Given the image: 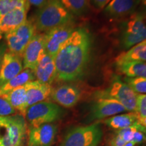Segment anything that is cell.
Masks as SVG:
<instances>
[{"instance_id":"1","label":"cell","mask_w":146,"mask_h":146,"mask_svg":"<svg viewBox=\"0 0 146 146\" xmlns=\"http://www.w3.org/2000/svg\"><path fill=\"white\" fill-rule=\"evenodd\" d=\"M91 39L85 29L74 30L55 57L56 80L74 81L85 74L90 59Z\"/></svg>"},{"instance_id":"2","label":"cell","mask_w":146,"mask_h":146,"mask_svg":"<svg viewBox=\"0 0 146 146\" xmlns=\"http://www.w3.org/2000/svg\"><path fill=\"white\" fill-rule=\"evenodd\" d=\"M73 21L74 16L59 0H47L36 12L33 22L36 31L46 33L56 27L72 23Z\"/></svg>"},{"instance_id":"3","label":"cell","mask_w":146,"mask_h":146,"mask_svg":"<svg viewBox=\"0 0 146 146\" xmlns=\"http://www.w3.org/2000/svg\"><path fill=\"white\" fill-rule=\"evenodd\" d=\"M27 124L23 115L0 116V146H25Z\"/></svg>"},{"instance_id":"4","label":"cell","mask_w":146,"mask_h":146,"mask_svg":"<svg viewBox=\"0 0 146 146\" xmlns=\"http://www.w3.org/2000/svg\"><path fill=\"white\" fill-rule=\"evenodd\" d=\"M145 18L139 12H135L124 22L120 33V43L124 48H131L146 39Z\"/></svg>"},{"instance_id":"5","label":"cell","mask_w":146,"mask_h":146,"mask_svg":"<svg viewBox=\"0 0 146 146\" xmlns=\"http://www.w3.org/2000/svg\"><path fill=\"white\" fill-rule=\"evenodd\" d=\"M62 112V110L58 104L44 101L29 106L25 118L31 127H36L60 119Z\"/></svg>"},{"instance_id":"6","label":"cell","mask_w":146,"mask_h":146,"mask_svg":"<svg viewBox=\"0 0 146 146\" xmlns=\"http://www.w3.org/2000/svg\"><path fill=\"white\" fill-rule=\"evenodd\" d=\"M102 137L98 123L74 128L68 131L60 146H98Z\"/></svg>"},{"instance_id":"7","label":"cell","mask_w":146,"mask_h":146,"mask_svg":"<svg viewBox=\"0 0 146 146\" xmlns=\"http://www.w3.org/2000/svg\"><path fill=\"white\" fill-rule=\"evenodd\" d=\"M36 33L33 20H27L18 28L5 34L9 52L23 58L25 48Z\"/></svg>"},{"instance_id":"8","label":"cell","mask_w":146,"mask_h":146,"mask_svg":"<svg viewBox=\"0 0 146 146\" xmlns=\"http://www.w3.org/2000/svg\"><path fill=\"white\" fill-rule=\"evenodd\" d=\"M99 98H110L120 102L127 111L135 112L137 94L125 82L115 78L108 89Z\"/></svg>"},{"instance_id":"9","label":"cell","mask_w":146,"mask_h":146,"mask_svg":"<svg viewBox=\"0 0 146 146\" xmlns=\"http://www.w3.org/2000/svg\"><path fill=\"white\" fill-rule=\"evenodd\" d=\"M45 54V33H36L23 53V68H28L34 71Z\"/></svg>"},{"instance_id":"10","label":"cell","mask_w":146,"mask_h":146,"mask_svg":"<svg viewBox=\"0 0 146 146\" xmlns=\"http://www.w3.org/2000/svg\"><path fill=\"white\" fill-rule=\"evenodd\" d=\"M74 31L73 23L56 27L45 33V53L55 59L62 45Z\"/></svg>"},{"instance_id":"11","label":"cell","mask_w":146,"mask_h":146,"mask_svg":"<svg viewBox=\"0 0 146 146\" xmlns=\"http://www.w3.org/2000/svg\"><path fill=\"white\" fill-rule=\"evenodd\" d=\"M126 109L120 102L110 98H99L91 106V118L104 119L110 116L125 112Z\"/></svg>"},{"instance_id":"12","label":"cell","mask_w":146,"mask_h":146,"mask_svg":"<svg viewBox=\"0 0 146 146\" xmlns=\"http://www.w3.org/2000/svg\"><path fill=\"white\" fill-rule=\"evenodd\" d=\"M57 133V127L53 123L31 127L29 132L28 146H51Z\"/></svg>"},{"instance_id":"13","label":"cell","mask_w":146,"mask_h":146,"mask_svg":"<svg viewBox=\"0 0 146 146\" xmlns=\"http://www.w3.org/2000/svg\"><path fill=\"white\" fill-rule=\"evenodd\" d=\"M23 69V58L9 51L5 52L0 68V87L15 77Z\"/></svg>"},{"instance_id":"14","label":"cell","mask_w":146,"mask_h":146,"mask_svg":"<svg viewBox=\"0 0 146 146\" xmlns=\"http://www.w3.org/2000/svg\"><path fill=\"white\" fill-rule=\"evenodd\" d=\"M51 98L58 104L64 108H72L79 101L81 92L72 85H62L53 89Z\"/></svg>"},{"instance_id":"15","label":"cell","mask_w":146,"mask_h":146,"mask_svg":"<svg viewBox=\"0 0 146 146\" xmlns=\"http://www.w3.org/2000/svg\"><path fill=\"white\" fill-rule=\"evenodd\" d=\"M25 87L29 107L45 101L51 96L53 90L51 85L41 83L37 80L29 82Z\"/></svg>"},{"instance_id":"16","label":"cell","mask_w":146,"mask_h":146,"mask_svg":"<svg viewBox=\"0 0 146 146\" xmlns=\"http://www.w3.org/2000/svg\"><path fill=\"white\" fill-rule=\"evenodd\" d=\"M27 7L18 8L0 17V33L7 34L13 31L27 21Z\"/></svg>"},{"instance_id":"17","label":"cell","mask_w":146,"mask_h":146,"mask_svg":"<svg viewBox=\"0 0 146 146\" xmlns=\"http://www.w3.org/2000/svg\"><path fill=\"white\" fill-rule=\"evenodd\" d=\"M34 73L37 81L51 85L56 79L54 58L45 53L36 65Z\"/></svg>"},{"instance_id":"18","label":"cell","mask_w":146,"mask_h":146,"mask_svg":"<svg viewBox=\"0 0 146 146\" xmlns=\"http://www.w3.org/2000/svg\"><path fill=\"white\" fill-rule=\"evenodd\" d=\"M139 0H111L105 7V12L114 18H123L135 12Z\"/></svg>"},{"instance_id":"19","label":"cell","mask_w":146,"mask_h":146,"mask_svg":"<svg viewBox=\"0 0 146 146\" xmlns=\"http://www.w3.org/2000/svg\"><path fill=\"white\" fill-rule=\"evenodd\" d=\"M3 96L6 98L16 112H18L20 114L23 115L25 117L29 108L25 85L13 89L8 94L3 95Z\"/></svg>"},{"instance_id":"20","label":"cell","mask_w":146,"mask_h":146,"mask_svg":"<svg viewBox=\"0 0 146 146\" xmlns=\"http://www.w3.org/2000/svg\"><path fill=\"white\" fill-rule=\"evenodd\" d=\"M34 71L28 68H24L18 75L0 87V96L8 94L17 87L23 86L29 82L35 81Z\"/></svg>"},{"instance_id":"21","label":"cell","mask_w":146,"mask_h":146,"mask_svg":"<svg viewBox=\"0 0 146 146\" xmlns=\"http://www.w3.org/2000/svg\"><path fill=\"white\" fill-rule=\"evenodd\" d=\"M118 72L127 77L146 78V62L130 61L116 64Z\"/></svg>"},{"instance_id":"22","label":"cell","mask_w":146,"mask_h":146,"mask_svg":"<svg viewBox=\"0 0 146 146\" xmlns=\"http://www.w3.org/2000/svg\"><path fill=\"white\" fill-rule=\"evenodd\" d=\"M130 61L146 62V39L120 54L115 59L116 64Z\"/></svg>"},{"instance_id":"23","label":"cell","mask_w":146,"mask_h":146,"mask_svg":"<svg viewBox=\"0 0 146 146\" xmlns=\"http://www.w3.org/2000/svg\"><path fill=\"white\" fill-rule=\"evenodd\" d=\"M138 116L135 112L115 115L105 120L106 125L112 129L121 130L126 128L132 127L138 122Z\"/></svg>"},{"instance_id":"24","label":"cell","mask_w":146,"mask_h":146,"mask_svg":"<svg viewBox=\"0 0 146 146\" xmlns=\"http://www.w3.org/2000/svg\"><path fill=\"white\" fill-rule=\"evenodd\" d=\"M72 16H82L88 12L89 0H59Z\"/></svg>"},{"instance_id":"25","label":"cell","mask_w":146,"mask_h":146,"mask_svg":"<svg viewBox=\"0 0 146 146\" xmlns=\"http://www.w3.org/2000/svg\"><path fill=\"white\" fill-rule=\"evenodd\" d=\"M23 7L29 8L30 7L27 0H0V17L16 8Z\"/></svg>"},{"instance_id":"26","label":"cell","mask_w":146,"mask_h":146,"mask_svg":"<svg viewBox=\"0 0 146 146\" xmlns=\"http://www.w3.org/2000/svg\"><path fill=\"white\" fill-rule=\"evenodd\" d=\"M125 82L139 94H146V78L142 77H126Z\"/></svg>"},{"instance_id":"27","label":"cell","mask_w":146,"mask_h":146,"mask_svg":"<svg viewBox=\"0 0 146 146\" xmlns=\"http://www.w3.org/2000/svg\"><path fill=\"white\" fill-rule=\"evenodd\" d=\"M16 112L6 98L3 96H0V116H11L16 114Z\"/></svg>"},{"instance_id":"28","label":"cell","mask_w":146,"mask_h":146,"mask_svg":"<svg viewBox=\"0 0 146 146\" xmlns=\"http://www.w3.org/2000/svg\"><path fill=\"white\" fill-rule=\"evenodd\" d=\"M135 113L139 118L146 116V94H137Z\"/></svg>"},{"instance_id":"29","label":"cell","mask_w":146,"mask_h":146,"mask_svg":"<svg viewBox=\"0 0 146 146\" xmlns=\"http://www.w3.org/2000/svg\"><path fill=\"white\" fill-rule=\"evenodd\" d=\"M145 139L146 138L145 134L140 130H137L135 133L132 141L135 144L140 143H141V142H143Z\"/></svg>"},{"instance_id":"30","label":"cell","mask_w":146,"mask_h":146,"mask_svg":"<svg viewBox=\"0 0 146 146\" xmlns=\"http://www.w3.org/2000/svg\"><path fill=\"white\" fill-rule=\"evenodd\" d=\"M93 3L96 5L98 8L103 9L108 4L111 0H91Z\"/></svg>"},{"instance_id":"31","label":"cell","mask_w":146,"mask_h":146,"mask_svg":"<svg viewBox=\"0 0 146 146\" xmlns=\"http://www.w3.org/2000/svg\"><path fill=\"white\" fill-rule=\"evenodd\" d=\"M127 143L125 141L122 139V138L116 135V137H114L111 142V146H124Z\"/></svg>"},{"instance_id":"32","label":"cell","mask_w":146,"mask_h":146,"mask_svg":"<svg viewBox=\"0 0 146 146\" xmlns=\"http://www.w3.org/2000/svg\"><path fill=\"white\" fill-rule=\"evenodd\" d=\"M46 1L47 0H27V3H29V5H34L36 8H39V9L41 8L45 4Z\"/></svg>"},{"instance_id":"33","label":"cell","mask_w":146,"mask_h":146,"mask_svg":"<svg viewBox=\"0 0 146 146\" xmlns=\"http://www.w3.org/2000/svg\"><path fill=\"white\" fill-rule=\"evenodd\" d=\"M140 11L139 12L146 17V0H139Z\"/></svg>"},{"instance_id":"34","label":"cell","mask_w":146,"mask_h":146,"mask_svg":"<svg viewBox=\"0 0 146 146\" xmlns=\"http://www.w3.org/2000/svg\"><path fill=\"white\" fill-rule=\"evenodd\" d=\"M5 52V49L3 46H0V68H1V62H2L3 56L4 53Z\"/></svg>"},{"instance_id":"35","label":"cell","mask_w":146,"mask_h":146,"mask_svg":"<svg viewBox=\"0 0 146 146\" xmlns=\"http://www.w3.org/2000/svg\"><path fill=\"white\" fill-rule=\"evenodd\" d=\"M138 122L140 125L143 126V127L146 128V116L143 118H138Z\"/></svg>"},{"instance_id":"36","label":"cell","mask_w":146,"mask_h":146,"mask_svg":"<svg viewBox=\"0 0 146 146\" xmlns=\"http://www.w3.org/2000/svg\"><path fill=\"white\" fill-rule=\"evenodd\" d=\"M135 144L133 143V141H131V142H128V143H126L124 146H135Z\"/></svg>"},{"instance_id":"37","label":"cell","mask_w":146,"mask_h":146,"mask_svg":"<svg viewBox=\"0 0 146 146\" xmlns=\"http://www.w3.org/2000/svg\"><path fill=\"white\" fill-rule=\"evenodd\" d=\"M1 38H2V34H1V33H0V40L1 39Z\"/></svg>"},{"instance_id":"38","label":"cell","mask_w":146,"mask_h":146,"mask_svg":"<svg viewBox=\"0 0 146 146\" xmlns=\"http://www.w3.org/2000/svg\"><path fill=\"white\" fill-rule=\"evenodd\" d=\"M143 133H144V134H145V137H146V128H145V131H144V132H143Z\"/></svg>"}]
</instances>
